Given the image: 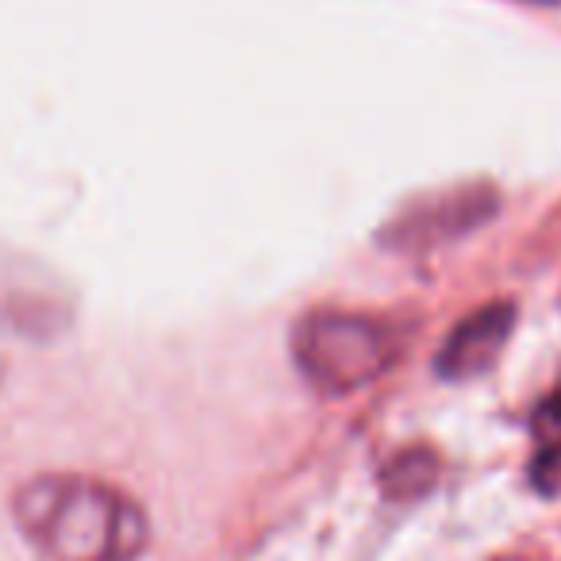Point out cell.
Here are the masks:
<instances>
[{"label":"cell","instance_id":"obj_4","mask_svg":"<svg viewBox=\"0 0 561 561\" xmlns=\"http://www.w3.org/2000/svg\"><path fill=\"white\" fill-rule=\"evenodd\" d=\"M515 328V305L512 300H492V305L469 312L458 328L446 335L443 351L435 358L438 377L446 381H469L496 366L500 351L507 346Z\"/></svg>","mask_w":561,"mask_h":561},{"label":"cell","instance_id":"obj_2","mask_svg":"<svg viewBox=\"0 0 561 561\" xmlns=\"http://www.w3.org/2000/svg\"><path fill=\"white\" fill-rule=\"evenodd\" d=\"M293 362L323 397H351L397 362V331L354 312H308L293 328Z\"/></svg>","mask_w":561,"mask_h":561},{"label":"cell","instance_id":"obj_5","mask_svg":"<svg viewBox=\"0 0 561 561\" xmlns=\"http://www.w3.org/2000/svg\"><path fill=\"white\" fill-rule=\"evenodd\" d=\"M535 458H530V484L542 496H558L561 492V397H550L538 404L535 420Z\"/></svg>","mask_w":561,"mask_h":561},{"label":"cell","instance_id":"obj_1","mask_svg":"<svg viewBox=\"0 0 561 561\" xmlns=\"http://www.w3.org/2000/svg\"><path fill=\"white\" fill-rule=\"evenodd\" d=\"M12 515L50 561H139L150 546V519L139 500L93 477H35L16 489Z\"/></svg>","mask_w":561,"mask_h":561},{"label":"cell","instance_id":"obj_6","mask_svg":"<svg viewBox=\"0 0 561 561\" xmlns=\"http://www.w3.org/2000/svg\"><path fill=\"white\" fill-rule=\"evenodd\" d=\"M435 473H438L435 454L431 450H408V454H400L389 469H385V489L400 500L420 496V492H427L431 484H435Z\"/></svg>","mask_w":561,"mask_h":561},{"label":"cell","instance_id":"obj_3","mask_svg":"<svg viewBox=\"0 0 561 561\" xmlns=\"http://www.w3.org/2000/svg\"><path fill=\"white\" fill-rule=\"evenodd\" d=\"M492 208H496V201L489 188H458V193L431 196V201L404 208L392 224H385L381 239L400 250L435 247V242L454 239V234L481 224L484 216H492Z\"/></svg>","mask_w":561,"mask_h":561}]
</instances>
